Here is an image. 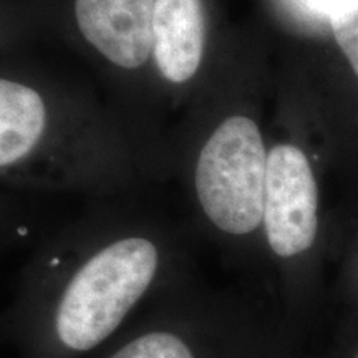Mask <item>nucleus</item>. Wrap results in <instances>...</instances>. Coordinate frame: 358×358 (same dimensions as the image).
<instances>
[{
	"instance_id": "f03ea898",
	"label": "nucleus",
	"mask_w": 358,
	"mask_h": 358,
	"mask_svg": "<svg viewBox=\"0 0 358 358\" xmlns=\"http://www.w3.org/2000/svg\"><path fill=\"white\" fill-rule=\"evenodd\" d=\"M166 181L159 159L110 100L34 47L0 57V191L90 201L134 198Z\"/></svg>"
},
{
	"instance_id": "7ed1b4c3",
	"label": "nucleus",
	"mask_w": 358,
	"mask_h": 358,
	"mask_svg": "<svg viewBox=\"0 0 358 358\" xmlns=\"http://www.w3.org/2000/svg\"><path fill=\"white\" fill-rule=\"evenodd\" d=\"M267 153L259 123L241 111L214 123L182 113L164 141L168 178L189 196L198 221L236 239L262 227Z\"/></svg>"
},
{
	"instance_id": "20e7f679",
	"label": "nucleus",
	"mask_w": 358,
	"mask_h": 358,
	"mask_svg": "<svg viewBox=\"0 0 358 358\" xmlns=\"http://www.w3.org/2000/svg\"><path fill=\"white\" fill-rule=\"evenodd\" d=\"M229 330L191 280L151 303L92 358H229Z\"/></svg>"
},
{
	"instance_id": "6e6552de",
	"label": "nucleus",
	"mask_w": 358,
	"mask_h": 358,
	"mask_svg": "<svg viewBox=\"0 0 358 358\" xmlns=\"http://www.w3.org/2000/svg\"><path fill=\"white\" fill-rule=\"evenodd\" d=\"M29 34L24 24L0 17V57L29 47Z\"/></svg>"
},
{
	"instance_id": "1a4fd4ad",
	"label": "nucleus",
	"mask_w": 358,
	"mask_h": 358,
	"mask_svg": "<svg viewBox=\"0 0 358 358\" xmlns=\"http://www.w3.org/2000/svg\"><path fill=\"white\" fill-rule=\"evenodd\" d=\"M353 0H308L312 7H315L317 10L325 13L327 17H332L335 12H338L340 8L347 7L348 3H352Z\"/></svg>"
},
{
	"instance_id": "f257e3e1",
	"label": "nucleus",
	"mask_w": 358,
	"mask_h": 358,
	"mask_svg": "<svg viewBox=\"0 0 358 358\" xmlns=\"http://www.w3.org/2000/svg\"><path fill=\"white\" fill-rule=\"evenodd\" d=\"M191 280L185 219L143 196L92 201L35 243L0 315V340L20 358H92Z\"/></svg>"
},
{
	"instance_id": "39448f33",
	"label": "nucleus",
	"mask_w": 358,
	"mask_h": 358,
	"mask_svg": "<svg viewBox=\"0 0 358 358\" xmlns=\"http://www.w3.org/2000/svg\"><path fill=\"white\" fill-rule=\"evenodd\" d=\"M319 189L306 153L292 143H277L267 153L262 227L275 257L307 252L319 231Z\"/></svg>"
},
{
	"instance_id": "423d86ee",
	"label": "nucleus",
	"mask_w": 358,
	"mask_h": 358,
	"mask_svg": "<svg viewBox=\"0 0 358 358\" xmlns=\"http://www.w3.org/2000/svg\"><path fill=\"white\" fill-rule=\"evenodd\" d=\"M45 232L47 222L35 198L0 191V252L37 243Z\"/></svg>"
},
{
	"instance_id": "0eeeda50",
	"label": "nucleus",
	"mask_w": 358,
	"mask_h": 358,
	"mask_svg": "<svg viewBox=\"0 0 358 358\" xmlns=\"http://www.w3.org/2000/svg\"><path fill=\"white\" fill-rule=\"evenodd\" d=\"M334 37L358 77V0L330 17Z\"/></svg>"
},
{
	"instance_id": "9d476101",
	"label": "nucleus",
	"mask_w": 358,
	"mask_h": 358,
	"mask_svg": "<svg viewBox=\"0 0 358 358\" xmlns=\"http://www.w3.org/2000/svg\"><path fill=\"white\" fill-rule=\"evenodd\" d=\"M357 358H358V355H357Z\"/></svg>"
}]
</instances>
